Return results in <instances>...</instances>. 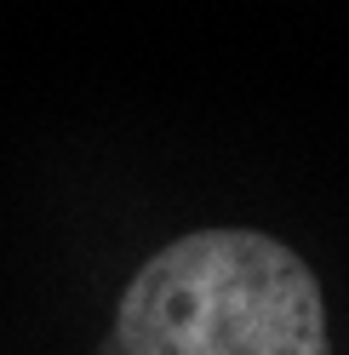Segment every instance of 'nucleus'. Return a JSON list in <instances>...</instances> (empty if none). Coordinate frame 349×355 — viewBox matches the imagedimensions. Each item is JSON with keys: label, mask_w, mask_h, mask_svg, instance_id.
I'll list each match as a JSON object with an SVG mask.
<instances>
[{"label": "nucleus", "mask_w": 349, "mask_h": 355, "mask_svg": "<svg viewBox=\"0 0 349 355\" xmlns=\"http://www.w3.org/2000/svg\"><path fill=\"white\" fill-rule=\"evenodd\" d=\"M115 332L126 355H332L315 275L258 230H201L155 252Z\"/></svg>", "instance_id": "obj_1"}]
</instances>
